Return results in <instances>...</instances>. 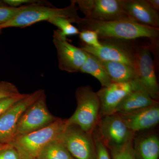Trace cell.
Segmentation results:
<instances>
[{
  "mask_svg": "<svg viewBox=\"0 0 159 159\" xmlns=\"http://www.w3.org/2000/svg\"><path fill=\"white\" fill-rule=\"evenodd\" d=\"M48 3L46 2L25 6L12 19L0 25V29L25 28L42 21H48L55 17L67 19L72 24H77L80 20L81 17L77 13L78 8L74 0L71 1L70 6L64 8H55Z\"/></svg>",
  "mask_w": 159,
  "mask_h": 159,
  "instance_id": "2",
  "label": "cell"
},
{
  "mask_svg": "<svg viewBox=\"0 0 159 159\" xmlns=\"http://www.w3.org/2000/svg\"><path fill=\"white\" fill-rule=\"evenodd\" d=\"M58 28L61 34L63 37L79 34L80 30L73 25L70 20L62 17H55L48 21Z\"/></svg>",
  "mask_w": 159,
  "mask_h": 159,
  "instance_id": "22",
  "label": "cell"
},
{
  "mask_svg": "<svg viewBox=\"0 0 159 159\" xmlns=\"http://www.w3.org/2000/svg\"><path fill=\"white\" fill-rule=\"evenodd\" d=\"M6 145H7V144H6ZM6 145H3V144H0V149L2 148H3V147H4V146H5Z\"/></svg>",
  "mask_w": 159,
  "mask_h": 159,
  "instance_id": "32",
  "label": "cell"
},
{
  "mask_svg": "<svg viewBox=\"0 0 159 159\" xmlns=\"http://www.w3.org/2000/svg\"><path fill=\"white\" fill-rule=\"evenodd\" d=\"M6 6H6V4L3 2L2 1H0V8H2V7H6Z\"/></svg>",
  "mask_w": 159,
  "mask_h": 159,
  "instance_id": "31",
  "label": "cell"
},
{
  "mask_svg": "<svg viewBox=\"0 0 159 159\" xmlns=\"http://www.w3.org/2000/svg\"><path fill=\"white\" fill-rule=\"evenodd\" d=\"M149 6L156 11H158L159 10V0H146Z\"/></svg>",
  "mask_w": 159,
  "mask_h": 159,
  "instance_id": "30",
  "label": "cell"
},
{
  "mask_svg": "<svg viewBox=\"0 0 159 159\" xmlns=\"http://www.w3.org/2000/svg\"><path fill=\"white\" fill-rule=\"evenodd\" d=\"M2 1L6 6L14 8H17L31 4L44 2V1L38 0H4Z\"/></svg>",
  "mask_w": 159,
  "mask_h": 159,
  "instance_id": "29",
  "label": "cell"
},
{
  "mask_svg": "<svg viewBox=\"0 0 159 159\" xmlns=\"http://www.w3.org/2000/svg\"><path fill=\"white\" fill-rule=\"evenodd\" d=\"M99 60L112 82H128L138 79V70L133 67L117 61Z\"/></svg>",
  "mask_w": 159,
  "mask_h": 159,
  "instance_id": "17",
  "label": "cell"
},
{
  "mask_svg": "<svg viewBox=\"0 0 159 159\" xmlns=\"http://www.w3.org/2000/svg\"><path fill=\"white\" fill-rule=\"evenodd\" d=\"M0 159H22L17 150L10 144L0 149Z\"/></svg>",
  "mask_w": 159,
  "mask_h": 159,
  "instance_id": "28",
  "label": "cell"
},
{
  "mask_svg": "<svg viewBox=\"0 0 159 159\" xmlns=\"http://www.w3.org/2000/svg\"><path fill=\"white\" fill-rule=\"evenodd\" d=\"M122 5L131 20L141 25L159 28L158 12L152 8L146 0H122Z\"/></svg>",
  "mask_w": 159,
  "mask_h": 159,
  "instance_id": "15",
  "label": "cell"
},
{
  "mask_svg": "<svg viewBox=\"0 0 159 159\" xmlns=\"http://www.w3.org/2000/svg\"><path fill=\"white\" fill-rule=\"evenodd\" d=\"M37 158L39 159H72L74 157L57 138L46 145Z\"/></svg>",
  "mask_w": 159,
  "mask_h": 159,
  "instance_id": "20",
  "label": "cell"
},
{
  "mask_svg": "<svg viewBox=\"0 0 159 159\" xmlns=\"http://www.w3.org/2000/svg\"><path fill=\"white\" fill-rule=\"evenodd\" d=\"M143 88L138 79L128 82H112L102 87L97 94L99 99V119L113 114L116 109L131 92Z\"/></svg>",
  "mask_w": 159,
  "mask_h": 159,
  "instance_id": "10",
  "label": "cell"
},
{
  "mask_svg": "<svg viewBox=\"0 0 159 159\" xmlns=\"http://www.w3.org/2000/svg\"><path fill=\"white\" fill-rule=\"evenodd\" d=\"M119 115L127 127L135 134L137 132L152 128L158 124L159 103L128 113Z\"/></svg>",
  "mask_w": 159,
  "mask_h": 159,
  "instance_id": "14",
  "label": "cell"
},
{
  "mask_svg": "<svg viewBox=\"0 0 159 159\" xmlns=\"http://www.w3.org/2000/svg\"><path fill=\"white\" fill-rule=\"evenodd\" d=\"M67 126V119L57 118L48 126L15 137L9 144L17 150L22 159L37 158L43 148L57 139Z\"/></svg>",
  "mask_w": 159,
  "mask_h": 159,
  "instance_id": "3",
  "label": "cell"
},
{
  "mask_svg": "<svg viewBox=\"0 0 159 159\" xmlns=\"http://www.w3.org/2000/svg\"><path fill=\"white\" fill-rule=\"evenodd\" d=\"M87 53L85 62L80 69V72L90 74L99 81L102 87L110 84L111 80L103 68L99 59L94 55Z\"/></svg>",
  "mask_w": 159,
  "mask_h": 159,
  "instance_id": "19",
  "label": "cell"
},
{
  "mask_svg": "<svg viewBox=\"0 0 159 159\" xmlns=\"http://www.w3.org/2000/svg\"><path fill=\"white\" fill-rule=\"evenodd\" d=\"M79 34L80 39L86 45L95 48H99L102 46L99 40V35L96 31L81 30L80 31Z\"/></svg>",
  "mask_w": 159,
  "mask_h": 159,
  "instance_id": "24",
  "label": "cell"
},
{
  "mask_svg": "<svg viewBox=\"0 0 159 159\" xmlns=\"http://www.w3.org/2000/svg\"><path fill=\"white\" fill-rule=\"evenodd\" d=\"M106 41L104 42H100L102 46L99 48L85 44L80 48L100 60L121 62L138 70L137 52H134L123 44L111 40Z\"/></svg>",
  "mask_w": 159,
  "mask_h": 159,
  "instance_id": "12",
  "label": "cell"
},
{
  "mask_svg": "<svg viewBox=\"0 0 159 159\" xmlns=\"http://www.w3.org/2000/svg\"><path fill=\"white\" fill-rule=\"evenodd\" d=\"M77 24L80 31L93 30L98 33L99 38L105 40H133L142 38L155 39L159 35V28L144 25L132 20L102 21L81 18Z\"/></svg>",
  "mask_w": 159,
  "mask_h": 159,
  "instance_id": "1",
  "label": "cell"
},
{
  "mask_svg": "<svg viewBox=\"0 0 159 159\" xmlns=\"http://www.w3.org/2000/svg\"><path fill=\"white\" fill-rule=\"evenodd\" d=\"M43 89L28 94L0 116V144H9L13 140L19 120L23 113L44 93Z\"/></svg>",
  "mask_w": 159,
  "mask_h": 159,
  "instance_id": "8",
  "label": "cell"
},
{
  "mask_svg": "<svg viewBox=\"0 0 159 159\" xmlns=\"http://www.w3.org/2000/svg\"><path fill=\"white\" fill-rule=\"evenodd\" d=\"M77 106L74 114L67 119V125L78 126L84 131L92 134L99 120V102L97 93L89 85L76 90Z\"/></svg>",
  "mask_w": 159,
  "mask_h": 159,
  "instance_id": "4",
  "label": "cell"
},
{
  "mask_svg": "<svg viewBox=\"0 0 159 159\" xmlns=\"http://www.w3.org/2000/svg\"><path fill=\"white\" fill-rule=\"evenodd\" d=\"M28 94H19L16 96L0 99V116L9 107L25 97Z\"/></svg>",
  "mask_w": 159,
  "mask_h": 159,
  "instance_id": "27",
  "label": "cell"
},
{
  "mask_svg": "<svg viewBox=\"0 0 159 159\" xmlns=\"http://www.w3.org/2000/svg\"><path fill=\"white\" fill-rule=\"evenodd\" d=\"M2 29H0V34L2 33Z\"/></svg>",
  "mask_w": 159,
  "mask_h": 159,
  "instance_id": "33",
  "label": "cell"
},
{
  "mask_svg": "<svg viewBox=\"0 0 159 159\" xmlns=\"http://www.w3.org/2000/svg\"><path fill=\"white\" fill-rule=\"evenodd\" d=\"M32 159H39L38 158H35Z\"/></svg>",
  "mask_w": 159,
  "mask_h": 159,
  "instance_id": "34",
  "label": "cell"
},
{
  "mask_svg": "<svg viewBox=\"0 0 159 159\" xmlns=\"http://www.w3.org/2000/svg\"><path fill=\"white\" fill-rule=\"evenodd\" d=\"M25 6L17 8L6 6L0 8V25L12 19Z\"/></svg>",
  "mask_w": 159,
  "mask_h": 159,
  "instance_id": "26",
  "label": "cell"
},
{
  "mask_svg": "<svg viewBox=\"0 0 159 159\" xmlns=\"http://www.w3.org/2000/svg\"><path fill=\"white\" fill-rule=\"evenodd\" d=\"M53 37L60 70L70 73L79 72L86 59V52L71 44L58 29L54 31Z\"/></svg>",
  "mask_w": 159,
  "mask_h": 159,
  "instance_id": "11",
  "label": "cell"
},
{
  "mask_svg": "<svg viewBox=\"0 0 159 159\" xmlns=\"http://www.w3.org/2000/svg\"><path fill=\"white\" fill-rule=\"evenodd\" d=\"M58 139L74 158L96 159L92 133L84 131L77 125H67Z\"/></svg>",
  "mask_w": 159,
  "mask_h": 159,
  "instance_id": "6",
  "label": "cell"
},
{
  "mask_svg": "<svg viewBox=\"0 0 159 159\" xmlns=\"http://www.w3.org/2000/svg\"><path fill=\"white\" fill-rule=\"evenodd\" d=\"M111 159H136L134 148V140L124 145L108 148Z\"/></svg>",
  "mask_w": 159,
  "mask_h": 159,
  "instance_id": "21",
  "label": "cell"
},
{
  "mask_svg": "<svg viewBox=\"0 0 159 159\" xmlns=\"http://www.w3.org/2000/svg\"><path fill=\"white\" fill-rule=\"evenodd\" d=\"M57 119L48 109L44 93L23 113L18 122L14 138L44 128Z\"/></svg>",
  "mask_w": 159,
  "mask_h": 159,
  "instance_id": "7",
  "label": "cell"
},
{
  "mask_svg": "<svg viewBox=\"0 0 159 159\" xmlns=\"http://www.w3.org/2000/svg\"><path fill=\"white\" fill-rule=\"evenodd\" d=\"M134 141L136 159H159V139L156 135L134 139Z\"/></svg>",
  "mask_w": 159,
  "mask_h": 159,
  "instance_id": "18",
  "label": "cell"
},
{
  "mask_svg": "<svg viewBox=\"0 0 159 159\" xmlns=\"http://www.w3.org/2000/svg\"><path fill=\"white\" fill-rule=\"evenodd\" d=\"M96 148V159H111L108 148L98 132L97 126L92 133Z\"/></svg>",
  "mask_w": 159,
  "mask_h": 159,
  "instance_id": "23",
  "label": "cell"
},
{
  "mask_svg": "<svg viewBox=\"0 0 159 159\" xmlns=\"http://www.w3.org/2000/svg\"><path fill=\"white\" fill-rule=\"evenodd\" d=\"M74 1L87 19L102 21L131 20L124 11L122 0Z\"/></svg>",
  "mask_w": 159,
  "mask_h": 159,
  "instance_id": "5",
  "label": "cell"
},
{
  "mask_svg": "<svg viewBox=\"0 0 159 159\" xmlns=\"http://www.w3.org/2000/svg\"><path fill=\"white\" fill-rule=\"evenodd\" d=\"M97 128L107 148L124 145L134 139L135 134L127 127L118 114L100 118Z\"/></svg>",
  "mask_w": 159,
  "mask_h": 159,
  "instance_id": "9",
  "label": "cell"
},
{
  "mask_svg": "<svg viewBox=\"0 0 159 159\" xmlns=\"http://www.w3.org/2000/svg\"><path fill=\"white\" fill-rule=\"evenodd\" d=\"M158 103V101L152 99L144 89H139L125 97L117 106L114 113H128Z\"/></svg>",
  "mask_w": 159,
  "mask_h": 159,
  "instance_id": "16",
  "label": "cell"
},
{
  "mask_svg": "<svg viewBox=\"0 0 159 159\" xmlns=\"http://www.w3.org/2000/svg\"><path fill=\"white\" fill-rule=\"evenodd\" d=\"M137 55L138 80L150 97L158 101L159 84L150 50L147 48H142L137 51Z\"/></svg>",
  "mask_w": 159,
  "mask_h": 159,
  "instance_id": "13",
  "label": "cell"
},
{
  "mask_svg": "<svg viewBox=\"0 0 159 159\" xmlns=\"http://www.w3.org/2000/svg\"><path fill=\"white\" fill-rule=\"evenodd\" d=\"M72 159H76L74 158H73Z\"/></svg>",
  "mask_w": 159,
  "mask_h": 159,
  "instance_id": "35",
  "label": "cell"
},
{
  "mask_svg": "<svg viewBox=\"0 0 159 159\" xmlns=\"http://www.w3.org/2000/svg\"><path fill=\"white\" fill-rule=\"evenodd\" d=\"M20 94L16 86L8 81H0V99Z\"/></svg>",
  "mask_w": 159,
  "mask_h": 159,
  "instance_id": "25",
  "label": "cell"
}]
</instances>
